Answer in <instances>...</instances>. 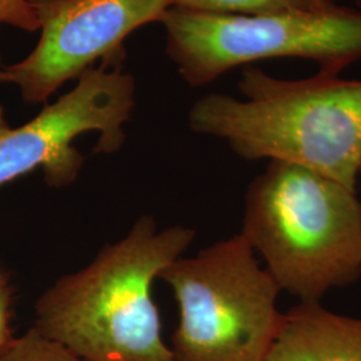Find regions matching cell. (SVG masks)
<instances>
[{"label":"cell","instance_id":"12","mask_svg":"<svg viewBox=\"0 0 361 361\" xmlns=\"http://www.w3.org/2000/svg\"><path fill=\"white\" fill-rule=\"evenodd\" d=\"M13 288L8 273L0 267V350L7 347L13 337Z\"/></svg>","mask_w":361,"mask_h":361},{"label":"cell","instance_id":"4","mask_svg":"<svg viewBox=\"0 0 361 361\" xmlns=\"http://www.w3.org/2000/svg\"><path fill=\"white\" fill-rule=\"evenodd\" d=\"M180 310L173 361H265L284 313L281 293L245 237L234 234L159 274Z\"/></svg>","mask_w":361,"mask_h":361},{"label":"cell","instance_id":"10","mask_svg":"<svg viewBox=\"0 0 361 361\" xmlns=\"http://www.w3.org/2000/svg\"><path fill=\"white\" fill-rule=\"evenodd\" d=\"M0 361L85 360L31 326L26 334L15 336L8 345L0 350Z\"/></svg>","mask_w":361,"mask_h":361},{"label":"cell","instance_id":"3","mask_svg":"<svg viewBox=\"0 0 361 361\" xmlns=\"http://www.w3.org/2000/svg\"><path fill=\"white\" fill-rule=\"evenodd\" d=\"M241 234L300 302H322L361 277L356 189L310 169L269 161L246 190Z\"/></svg>","mask_w":361,"mask_h":361},{"label":"cell","instance_id":"16","mask_svg":"<svg viewBox=\"0 0 361 361\" xmlns=\"http://www.w3.org/2000/svg\"><path fill=\"white\" fill-rule=\"evenodd\" d=\"M360 176H361V170H360Z\"/></svg>","mask_w":361,"mask_h":361},{"label":"cell","instance_id":"8","mask_svg":"<svg viewBox=\"0 0 361 361\" xmlns=\"http://www.w3.org/2000/svg\"><path fill=\"white\" fill-rule=\"evenodd\" d=\"M265 361H361V319L298 302L285 312Z\"/></svg>","mask_w":361,"mask_h":361},{"label":"cell","instance_id":"1","mask_svg":"<svg viewBox=\"0 0 361 361\" xmlns=\"http://www.w3.org/2000/svg\"><path fill=\"white\" fill-rule=\"evenodd\" d=\"M194 237L190 228L158 229L153 217L141 216L87 267L40 295L32 326L85 361H173L152 288Z\"/></svg>","mask_w":361,"mask_h":361},{"label":"cell","instance_id":"2","mask_svg":"<svg viewBox=\"0 0 361 361\" xmlns=\"http://www.w3.org/2000/svg\"><path fill=\"white\" fill-rule=\"evenodd\" d=\"M240 101L209 94L193 104L189 126L226 141L246 161H283L350 189L361 170V80L319 73L301 80L246 66Z\"/></svg>","mask_w":361,"mask_h":361},{"label":"cell","instance_id":"14","mask_svg":"<svg viewBox=\"0 0 361 361\" xmlns=\"http://www.w3.org/2000/svg\"><path fill=\"white\" fill-rule=\"evenodd\" d=\"M0 83H10V78L4 71V68H0Z\"/></svg>","mask_w":361,"mask_h":361},{"label":"cell","instance_id":"7","mask_svg":"<svg viewBox=\"0 0 361 361\" xmlns=\"http://www.w3.org/2000/svg\"><path fill=\"white\" fill-rule=\"evenodd\" d=\"M40 39L32 52L6 66L10 83L28 104L46 102L65 82L99 59L123 50L138 27L159 22L173 0H28Z\"/></svg>","mask_w":361,"mask_h":361},{"label":"cell","instance_id":"6","mask_svg":"<svg viewBox=\"0 0 361 361\" xmlns=\"http://www.w3.org/2000/svg\"><path fill=\"white\" fill-rule=\"evenodd\" d=\"M122 52L83 71L73 90L46 104L26 125L0 137V186L38 168L49 186L71 185L85 162L73 142L87 131L99 133L97 153H114L122 147L123 128L135 106L134 78L121 65L109 68Z\"/></svg>","mask_w":361,"mask_h":361},{"label":"cell","instance_id":"13","mask_svg":"<svg viewBox=\"0 0 361 361\" xmlns=\"http://www.w3.org/2000/svg\"><path fill=\"white\" fill-rule=\"evenodd\" d=\"M10 129H11V126H10L8 122L6 121V118L3 116V110H1V107H0V137H1L4 133H7Z\"/></svg>","mask_w":361,"mask_h":361},{"label":"cell","instance_id":"5","mask_svg":"<svg viewBox=\"0 0 361 361\" xmlns=\"http://www.w3.org/2000/svg\"><path fill=\"white\" fill-rule=\"evenodd\" d=\"M159 22L166 54L192 87L259 59H310L329 75L361 59V11L336 4L325 11L264 16L170 7Z\"/></svg>","mask_w":361,"mask_h":361},{"label":"cell","instance_id":"9","mask_svg":"<svg viewBox=\"0 0 361 361\" xmlns=\"http://www.w3.org/2000/svg\"><path fill=\"white\" fill-rule=\"evenodd\" d=\"M334 6V0H173V7L185 10L247 16L316 13Z\"/></svg>","mask_w":361,"mask_h":361},{"label":"cell","instance_id":"15","mask_svg":"<svg viewBox=\"0 0 361 361\" xmlns=\"http://www.w3.org/2000/svg\"><path fill=\"white\" fill-rule=\"evenodd\" d=\"M356 3H357L359 6H361V0H356Z\"/></svg>","mask_w":361,"mask_h":361},{"label":"cell","instance_id":"11","mask_svg":"<svg viewBox=\"0 0 361 361\" xmlns=\"http://www.w3.org/2000/svg\"><path fill=\"white\" fill-rule=\"evenodd\" d=\"M8 25L35 32L39 30L38 18L28 0H0V26Z\"/></svg>","mask_w":361,"mask_h":361}]
</instances>
